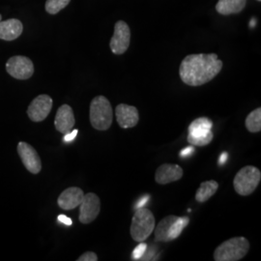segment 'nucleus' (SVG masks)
<instances>
[{
  "mask_svg": "<svg viewBox=\"0 0 261 261\" xmlns=\"http://www.w3.org/2000/svg\"><path fill=\"white\" fill-rule=\"evenodd\" d=\"M130 42V29L129 25L123 21L118 20L114 27V33L110 42V47L112 53L117 56H121L129 48Z\"/></svg>",
  "mask_w": 261,
  "mask_h": 261,
  "instance_id": "7",
  "label": "nucleus"
},
{
  "mask_svg": "<svg viewBox=\"0 0 261 261\" xmlns=\"http://www.w3.org/2000/svg\"><path fill=\"white\" fill-rule=\"evenodd\" d=\"M101 211V200L99 196L93 193L84 195V199L80 204L79 219L82 224H87L92 223L100 214Z\"/></svg>",
  "mask_w": 261,
  "mask_h": 261,
  "instance_id": "8",
  "label": "nucleus"
},
{
  "mask_svg": "<svg viewBox=\"0 0 261 261\" xmlns=\"http://www.w3.org/2000/svg\"><path fill=\"white\" fill-rule=\"evenodd\" d=\"M177 216H168L165 219H163L157 226L155 225L154 228V234L155 239L159 242H168V236L169 230L171 228V225L177 220Z\"/></svg>",
  "mask_w": 261,
  "mask_h": 261,
  "instance_id": "17",
  "label": "nucleus"
},
{
  "mask_svg": "<svg viewBox=\"0 0 261 261\" xmlns=\"http://www.w3.org/2000/svg\"><path fill=\"white\" fill-rule=\"evenodd\" d=\"M255 24H256V20H255V19H252V20H251V22H250V27L253 28Z\"/></svg>",
  "mask_w": 261,
  "mask_h": 261,
  "instance_id": "31",
  "label": "nucleus"
},
{
  "mask_svg": "<svg viewBox=\"0 0 261 261\" xmlns=\"http://www.w3.org/2000/svg\"><path fill=\"white\" fill-rule=\"evenodd\" d=\"M6 71L14 79L24 81L34 74V65L27 56H13L6 63Z\"/></svg>",
  "mask_w": 261,
  "mask_h": 261,
  "instance_id": "6",
  "label": "nucleus"
},
{
  "mask_svg": "<svg viewBox=\"0 0 261 261\" xmlns=\"http://www.w3.org/2000/svg\"><path fill=\"white\" fill-rule=\"evenodd\" d=\"M227 156H228V154H227L226 152H223V153L221 154V156H220V158H219V161H218V163H219L220 166L224 165V163L227 161Z\"/></svg>",
  "mask_w": 261,
  "mask_h": 261,
  "instance_id": "30",
  "label": "nucleus"
},
{
  "mask_svg": "<svg viewBox=\"0 0 261 261\" xmlns=\"http://www.w3.org/2000/svg\"><path fill=\"white\" fill-rule=\"evenodd\" d=\"M183 176V169L174 164H164L160 166L155 173V181L161 185L180 180Z\"/></svg>",
  "mask_w": 261,
  "mask_h": 261,
  "instance_id": "13",
  "label": "nucleus"
},
{
  "mask_svg": "<svg viewBox=\"0 0 261 261\" xmlns=\"http://www.w3.org/2000/svg\"><path fill=\"white\" fill-rule=\"evenodd\" d=\"M115 115L118 125L123 129L134 128L140 121V113L136 107L120 103L115 109Z\"/></svg>",
  "mask_w": 261,
  "mask_h": 261,
  "instance_id": "11",
  "label": "nucleus"
},
{
  "mask_svg": "<svg viewBox=\"0 0 261 261\" xmlns=\"http://www.w3.org/2000/svg\"><path fill=\"white\" fill-rule=\"evenodd\" d=\"M18 153L21 159L23 166L29 172L38 174L42 169L41 159L38 155L37 151L27 142H19L18 144Z\"/></svg>",
  "mask_w": 261,
  "mask_h": 261,
  "instance_id": "10",
  "label": "nucleus"
},
{
  "mask_svg": "<svg viewBox=\"0 0 261 261\" xmlns=\"http://www.w3.org/2000/svg\"><path fill=\"white\" fill-rule=\"evenodd\" d=\"M53 99L48 95H39L28 107V117L31 121H44L53 109Z\"/></svg>",
  "mask_w": 261,
  "mask_h": 261,
  "instance_id": "9",
  "label": "nucleus"
},
{
  "mask_svg": "<svg viewBox=\"0 0 261 261\" xmlns=\"http://www.w3.org/2000/svg\"><path fill=\"white\" fill-rule=\"evenodd\" d=\"M84 191L77 187H71L61 193L57 199L58 206L63 210L75 209L84 199Z\"/></svg>",
  "mask_w": 261,
  "mask_h": 261,
  "instance_id": "12",
  "label": "nucleus"
},
{
  "mask_svg": "<svg viewBox=\"0 0 261 261\" xmlns=\"http://www.w3.org/2000/svg\"><path fill=\"white\" fill-rule=\"evenodd\" d=\"M246 4L247 0H219L216 4V11L223 16H229L242 12Z\"/></svg>",
  "mask_w": 261,
  "mask_h": 261,
  "instance_id": "16",
  "label": "nucleus"
},
{
  "mask_svg": "<svg viewBox=\"0 0 261 261\" xmlns=\"http://www.w3.org/2000/svg\"><path fill=\"white\" fill-rule=\"evenodd\" d=\"M146 251H147V245L145 243L140 242V245H138L136 247V249L134 250V252H133V254H132L133 259L134 260H139L144 255Z\"/></svg>",
  "mask_w": 261,
  "mask_h": 261,
  "instance_id": "24",
  "label": "nucleus"
},
{
  "mask_svg": "<svg viewBox=\"0 0 261 261\" xmlns=\"http://www.w3.org/2000/svg\"><path fill=\"white\" fill-rule=\"evenodd\" d=\"M113 119L112 105L105 96L95 97L90 103V123L94 129L107 130L111 128Z\"/></svg>",
  "mask_w": 261,
  "mask_h": 261,
  "instance_id": "3",
  "label": "nucleus"
},
{
  "mask_svg": "<svg viewBox=\"0 0 261 261\" xmlns=\"http://www.w3.org/2000/svg\"><path fill=\"white\" fill-rule=\"evenodd\" d=\"M71 0H47L45 9L49 15H56L68 6Z\"/></svg>",
  "mask_w": 261,
  "mask_h": 261,
  "instance_id": "23",
  "label": "nucleus"
},
{
  "mask_svg": "<svg viewBox=\"0 0 261 261\" xmlns=\"http://www.w3.org/2000/svg\"><path fill=\"white\" fill-rule=\"evenodd\" d=\"M189 223H190V219L188 217H178L177 220L171 225V228L169 230L168 242L177 239Z\"/></svg>",
  "mask_w": 261,
  "mask_h": 261,
  "instance_id": "22",
  "label": "nucleus"
},
{
  "mask_svg": "<svg viewBox=\"0 0 261 261\" xmlns=\"http://www.w3.org/2000/svg\"><path fill=\"white\" fill-rule=\"evenodd\" d=\"M223 61L216 54L187 56L179 67L181 81L189 86H200L211 82L223 69Z\"/></svg>",
  "mask_w": 261,
  "mask_h": 261,
  "instance_id": "1",
  "label": "nucleus"
},
{
  "mask_svg": "<svg viewBox=\"0 0 261 261\" xmlns=\"http://www.w3.org/2000/svg\"><path fill=\"white\" fill-rule=\"evenodd\" d=\"M250 250V242L245 237H234L222 243L214 252L216 261H238L246 256Z\"/></svg>",
  "mask_w": 261,
  "mask_h": 261,
  "instance_id": "4",
  "label": "nucleus"
},
{
  "mask_svg": "<svg viewBox=\"0 0 261 261\" xmlns=\"http://www.w3.org/2000/svg\"><path fill=\"white\" fill-rule=\"evenodd\" d=\"M213 138H214V135L212 130H210L205 134H198V135L188 134L187 140L193 146H206L209 143H211Z\"/></svg>",
  "mask_w": 261,
  "mask_h": 261,
  "instance_id": "21",
  "label": "nucleus"
},
{
  "mask_svg": "<svg viewBox=\"0 0 261 261\" xmlns=\"http://www.w3.org/2000/svg\"><path fill=\"white\" fill-rule=\"evenodd\" d=\"M23 25L18 19H10L0 21V40L14 41L21 35Z\"/></svg>",
  "mask_w": 261,
  "mask_h": 261,
  "instance_id": "15",
  "label": "nucleus"
},
{
  "mask_svg": "<svg viewBox=\"0 0 261 261\" xmlns=\"http://www.w3.org/2000/svg\"><path fill=\"white\" fill-rule=\"evenodd\" d=\"M219 184L215 180H209L202 182L198 190L196 191V200L199 203H203L207 201L209 198L214 196L216 192L218 191Z\"/></svg>",
  "mask_w": 261,
  "mask_h": 261,
  "instance_id": "18",
  "label": "nucleus"
},
{
  "mask_svg": "<svg viewBox=\"0 0 261 261\" xmlns=\"http://www.w3.org/2000/svg\"><path fill=\"white\" fill-rule=\"evenodd\" d=\"M1 19H2V17H1V15H0V21H1Z\"/></svg>",
  "mask_w": 261,
  "mask_h": 261,
  "instance_id": "32",
  "label": "nucleus"
},
{
  "mask_svg": "<svg viewBox=\"0 0 261 261\" xmlns=\"http://www.w3.org/2000/svg\"><path fill=\"white\" fill-rule=\"evenodd\" d=\"M156 225L155 217L146 208H139L132 219L130 236L136 242H144L153 233Z\"/></svg>",
  "mask_w": 261,
  "mask_h": 261,
  "instance_id": "2",
  "label": "nucleus"
},
{
  "mask_svg": "<svg viewBox=\"0 0 261 261\" xmlns=\"http://www.w3.org/2000/svg\"><path fill=\"white\" fill-rule=\"evenodd\" d=\"M213 128V122L207 117H199L191 123L189 126V134H205Z\"/></svg>",
  "mask_w": 261,
  "mask_h": 261,
  "instance_id": "19",
  "label": "nucleus"
},
{
  "mask_svg": "<svg viewBox=\"0 0 261 261\" xmlns=\"http://www.w3.org/2000/svg\"><path fill=\"white\" fill-rule=\"evenodd\" d=\"M246 128L250 133H259L261 130V109L252 111L246 118Z\"/></svg>",
  "mask_w": 261,
  "mask_h": 261,
  "instance_id": "20",
  "label": "nucleus"
},
{
  "mask_svg": "<svg viewBox=\"0 0 261 261\" xmlns=\"http://www.w3.org/2000/svg\"><path fill=\"white\" fill-rule=\"evenodd\" d=\"M75 115L69 105L61 106L56 112L55 126L56 130L61 134H67L73 130L75 126Z\"/></svg>",
  "mask_w": 261,
  "mask_h": 261,
  "instance_id": "14",
  "label": "nucleus"
},
{
  "mask_svg": "<svg viewBox=\"0 0 261 261\" xmlns=\"http://www.w3.org/2000/svg\"><path fill=\"white\" fill-rule=\"evenodd\" d=\"M77 133H79V130H71V132H69V133H67V134H65L64 138H63V140H64L65 142H72V141L76 138Z\"/></svg>",
  "mask_w": 261,
  "mask_h": 261,
  "instance_id": "27",
  "label": "nucleus"
},
{
  "mask_svg": "<svg viewBox=\"0 0 261 261\" xmlns=\"http://www.w3.org/2000/svg\"><path fill=\"white\" fill-rule=\"evenodd\" d=\"M150 200V196H144L143 197H141L140 200H139V202H138V204L135 206V209L137 210V209H139V208H142L143 206L145 205L148 201Z\"/></svg>",
  "mask_w": 261,
  "mask_h": 261,
  "instance_id": "29",
  "label": "nucleus"
},
{
  "mask_svg": "<svg viewBox=\"0 0 261 261\" xmlns=\"http://www.w3.org/2000/svg\"><path fill=\"white\" fill-rule=\"evenodd\" d=\"M194 153H195V148L193 146H190V147H186V148H184L182 151H180L179 156L181 158H186V157H190Z\"/></svg>",
  "mask_w": 261,
  "mask_h": 261,
  "instance_id": "26",
  "label": "nucleus"
},
{
  "mask_svg": "<svg viewBox=\"0 0 261 261\" xmlns=\"http://www.w3.org/2000/svg\"><path fill=\"white\" fill-rule=\"evenodd\" d=\"M257 1H261V0H257Z\"/></svg>",
  "mask_w": 261,
  "mask_h": 261,
  "instance_id": "33",
  "label": "nucleus"
},
{
  "mask_svg": "<svg viewBox=\"0 0 261 261\" xmlns=\"http://www.w3.org/2000/svg\"><path fill=\"white\" fill-rule=\"evenodd\" d=\"M260 170L252 166L241 168L233 180V186L236 193L242 196L252 195L260 183Z\"/></svg>",
  "mask_w": 261,
  "mask_h": 261,
  "instance_id": "5",
  "label": "nucleus"
},
{
  "mask_svg": "<svg viewBox=\"0 0 261 261\" xmlns=\"http://www.w3.org/2000/svg\"><path fill=\"white\" fill-rule=\"evenodd\" d=\"M57 220H58V222H60V223H62V224H64L65 225H68V226L73 224L72 220L70 218H68L65 215H59L57 217Z\"/></svg>",
  "mask_w": 261,
  "mask_h": 261,
  "instance_id": "28",
  "label": "nucleus"
},
{
  "mask_svg": "<svg viewBox=\"0 0 261 261\" xmlns=\"http://www.w3.org/2000/svg\"><path fill=\"white\" fill-rule=\"evenodd\" d=\"M98 260V256L97 254L93 252H84V254H82L77 261H97Z\"/></svg>",
  "mask_w": 261,
  "mask_h": 261,
  "instance_id": "25",
  "label": "nucleus"
}]
</instances>
